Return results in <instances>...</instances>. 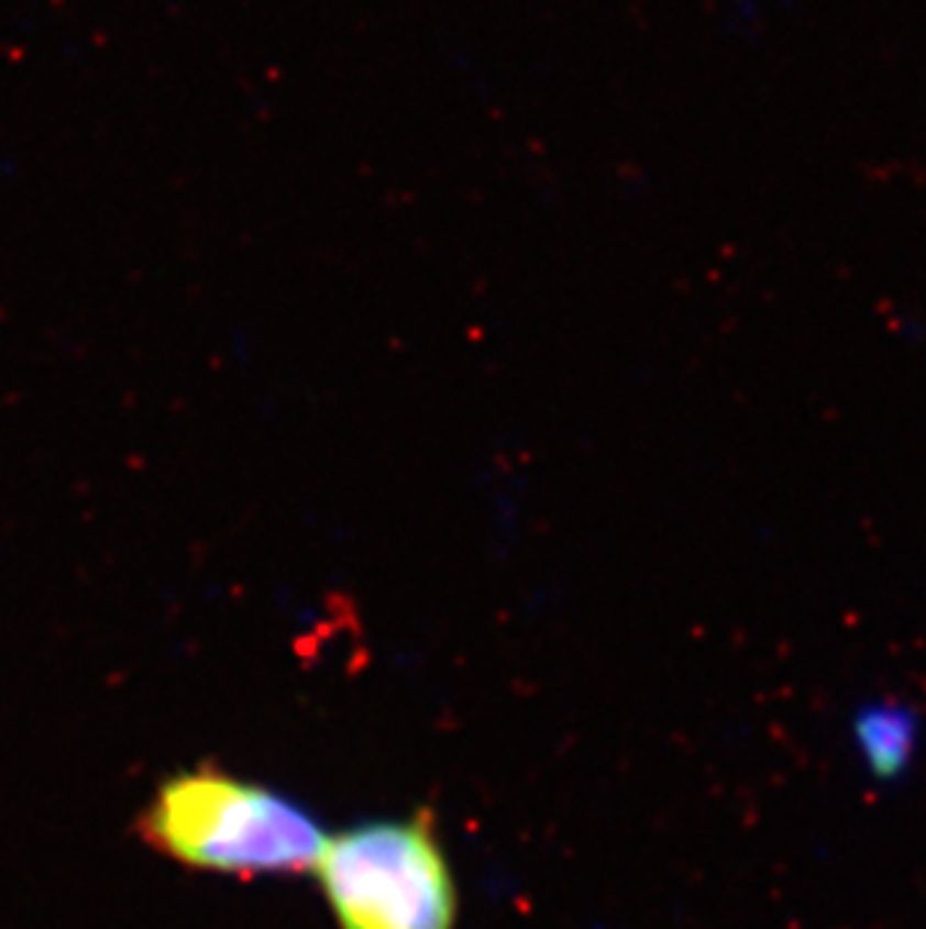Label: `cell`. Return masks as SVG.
<instances>
[{
  "mask_svg": "<svg viewBox=\"0 0 926 929\" xmlns=\"http://www.w3.org/2000/svg\"><path fill=\"white\" fill-rule=\"evenodd\" d=\"M142 837L175 863L229 875L313 870L328 833L289 794L223 767L169 776L142 812Z\"/></svg>",
  "mask_w": 926,
  "mask_h": 929,
  "instance_id": "1",
  "label": "cell"
},
{
  "mask_svg": "<svg viewBox=\"0 0 926 929\" xmlns=\"http://www.w3.org/2000/svg\"><path fill=\"white\" fill-rule=\"evenodd\" d=\"M924 740V716L896 695H870L846 719L848 752L860 776L879 788H896L915 773Z\"/></svg>",
  "mask_w": 926,
  "mask_h": 929,
  "instance_id": "3",
  "label": "cell"
},
{
  "mask_svg": "<svg viewBox=\"0 0 926 929\" xmlns=\"http://www.w3.org/2000/svg\"><path fill=\"white\" fill-rule=\"evenodd\" d=\"M317 875L340 929H454L458 884L433 816L373 818L328 837Z\"/></svg>",
  "mask_w": 926,
  "mask_h": 929,
  "instance_id": "2",
  "label": "cell"
}]
</instances>
